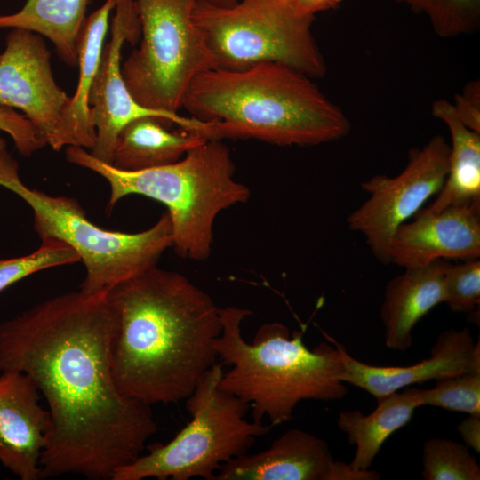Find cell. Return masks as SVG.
<instances>
[{
    "instance_id": "cell-28",
    "label": "cell",
    "mask_w": 480,
    "mask_h": 480,
    "mask_svg": "<svg viewBox=\"0 0 480 480\" xmlns=\"http://www.w3.org/2000/svg\"><path fill=\"white\" fill-rule=\"evenodd\" d=\"M0 130L8 133L21 156H29L46 145L45 140L22 114L0 106ZM6 150V141L0 135V152Z\"/></svg>"
},
{
    "instance_id": "cell-26",
    "label": "cell",
    "mask_w": 480,
    "mask_h": 480,
    "mask_svg": "<svg viewBox=\"0 0 480 480\" xmlns=\"http://www.w3.org/2000/svg\"><path fill=\"white\" fill-rule=\"evenodd\" d=\"M425 13L443 38L469 34L480 25V0H428Z\"/></svg>"
},
{
    "instance_id": "cell-16",
    "label": "cell",
    "mask_w": 480,
    "mask_h": 480,
    "mask_svg": "<svg viewBox=\"0 0 480 480\" xmlns=\"http://www.w3.org/2000/svg\"><path fill=\"white\" fill-rule=\"evenodd\" d=\"M334 461L325 440L292 428L268 448L224 464L213 480H332Z\"/></svg>"
},
{
    "instance_id": "cell-5",
    "label": "cell",
    "mask_w": 480,
    "mask_h": 480,
    "mask_svg": "<svg viewBox=\"0 0 480 480\" xmlns=\"http://www.w3.org/2000/svg\"><path fill=\"white\" fill-rule=\"evenodd\" d=\"M65 154L68 162L107 180L108 211L129 195L164 204L172 223V248L179 256L193 260L210 257L218 214L245 203L251 196L250 189L235 180L229 149L219 140L193 148L176 163L139 172L118 170L81 147H67Z\"/></svg>"
},
{
    "instance_id": "cell-6",
    "label": "cell",
    "mask_w": 480,
    "mask_h": 480,
    "mask_svg": "<svg viewBox=\"0 0 480 480\" xmlns=\"http://www.w3.org/2000/svg\"><path fill=\"white\" fill-rule=\"evenodd\" d=\"M0 186L31 208L34 229L41 240L64 242L78 254L85 268L80 285L84 292H107L156 266L164 252L172 247L167 212L140 232L106 230L86 217L76 199L28 187L19 175L18 163L7 150L0 152Z\"/></svg>"
},
{
    "instance_id": "cell-21",
    "label": "cell",
    "mask_w": 480,
    "mask_h": 480,
    "mask_svg": "<svg viewBox=\"0 0 480 480\" xmlns=\"http://www.w3.org/2000/svg\"><path fill=\"white\" fill-rule=\"evenodd\" d=\"M377 407L368 415L359 411L341 412L339 428L356 449L350 465L359 470L369 469L386 440L411 421L420 406V389L408 388L377 399Z\"/></svg>"
},
{
    "instance_id": "cell-24",
    "label": "cell",
    "mask_w": 480,
    "mask_h": 480,
    "mask_svg": "<svg viewBox=\"0 0 480 480\" xmlns=\"http://www.w3.org/2000/svg\"><path fill=\"white\" fill-rule=\"evenodd\" d=\"M76 262H80L78 254L64 242L41 240L40 246L29 254L0 260V292L38 271Z\"/></svg>"
},
{
    "instance_id": "cell-32",
    "label": "cell",
    "mask_w": 480,
    "mask_h": 480,
    "mask_svg": "<svg viewBox=\"0 0 480 480\" xmlns=\"http://www.w3.org/2000/svg\"><path fill=\"white\" fill-rule=\"evenodd\" d=\"M399 2H402L405 4H407L412 11L420 13L425 12L428 0H397Z\"/></svg>"
},
{
    "instance_id": "cell-10",
    "label": "cell",
    "mask_w": 480,
    "mask_h": 480,
    "mask_svg": "<svg viewBox=\"0 0 480 480\" xmlns=\"http://www.w3.org/2000/svg\"><path fill=\"white\" fill-rule=\"evenodd\" d=\"M450 145L442 135L412 148L397 175L376 174L361 183L369 197L347 219L350 230L362 234L373 256L389 264L388 244L395 230L413 217L441 189L449 167Z\"/></svg>"
},
{
    "instance_id": "cell-12",
    "label": "cell",
    "mask_w": 480,
    "mask_h": 480,
    "mask_svg": "<svg viewBox=\"0 0 480 480\" xmlns=\"http://www.w3.org/2000/svg\"><path fill=\"white\" fill-rule=\"evenodd\" d=\"M42 36L12 28L0 55V106L18 108L52 150L68 147L64 118L70 96L57 84Z\"/></svg>"
},
{
    "instance_id": "cell-33",
    "label": "cell",
    "mask_w": 480,
    "mask_h": 480,
    "mask_svg": "<svg viewBox=\"0 0 480 480\" xmlns=\"http://www.w3.org/2000/svg\"><path fill=\"white\" fill-rule=\"evenodd\" d=\"M206 3L219 5V6H230L237 3L239 0H202Z\"/></svg>"
},
{
    "instance_id": "cell-20",
    "label": "cell",
    "mask_w": 480,
    "mask_h": 480,
    "mask_svg": "<svg viewBox=\"0 0 480 480\" xmlns=\"http://www.w3.org/2000/svg\"><path fill=\"white\" fill-rule=\"evenodd\" d=\"M116 4V0H106L85 19L82 27L77 44L78 81L64 118L68 147L91 149L94 144L95 129L88 97L100 62L109 15Z\"/></svg>"
},
{
    "instance_id": "cell-27",
    "label": "cell",
    "mask_w": 480,
    "mask_h": 480,
    "mask_svg": "<svg viewBox=\"0 0 480 480\" xmlns=\"http://www.w3.org/2000/svg\"><path fill=\"white\" fill-rule=\"evenodd\" d=\"M450 263L444 276V302L454 313H473L480 304V260Z\"/></svg>"
},
{
    "instance_id": "cell-17",
    "label": "cell",
    "mask_w": 480,
    "mask_h": 480,
    "mask_svg": "<svg viewBox=\"0 0 480 480\" xmlns=\"http://www.w3.org/2000/svg\"><path fill=\"white\" fill-rule=\"evenodd\" d=\"M450 263L437 260L405 268L388 283L380 315L388 348L407 350L412 344V331L416 324L444 302V276Z\"/></svg>"
},
{
    "instance_id": "cell-23",
    "label": "cell",
    "mask_w": 480,
    "mask_h": 480,
    "mask_svg": "<svg viewBox=\"0 0 480 480\" xmlns=\"http://www.w3.org/2000/svg\"><path fill=\"white\" fill-rule=\"evenodd\" d=\"M422 476L425 480H479L480 467L465 444L432 438L423 446Z\"/></svg>"
},
{
    "instance_id": "cell-19",
    "label": "cell",
    "mask_w": 480,
    "mask_h": 480,
    "mask_svg": "<svg viewBox=\"0 0 480 480\" xmlns=\"http://www.w3.org/2000/svg\"><path fill=\"white\" fill-rule=\"evenodd\" d=\"M432 115L451 134L449 167L435 200L422 209L436 213L452 206L480 207V133L468 128L444 99L433 102Z\"/></svg>"
},
{
    "instance_id": "cell-22",
    "label": "cell",
    "mask_w": 480,
    "mask_h": 480,
    "mask_svg": "<svg viewBox=\"0 0 480 480\" xmlns=\"http://www.w3.org/2000/svg\"><path fill=\"white\" fill-rule=\"evenodd\" d=\"M89 0H27L18 12L0 15V28H22L49 39L68 64H77V44Z\"/></svg>"
},
{
    "instance_id": "cell-34",
    "label": "cell",
    "mask_w": 480,
    "mask_h": 480,
    "mask_svg": "<svg viewBox=\"0 0 480 480\" xmlns=\"http://www.w3.org/2000/svg\"><path fill=\"white\" fill-rule=\"evenodd\" d=\"M291 1V0H290Z\"/></svg>"
},
{
    "instance_id": "cell-7",
    "label": "cell",
    "mask_w": 480,
    "mask_h": 480,
    "mask_svg": "<svg viewBox=\"0 0 480 480\" xmlns=\"http://www.w3.org/2000/svg\"><path fill=\"white\" fill-rule=\"evenodd\" d=\"M222 364L215 363L186 398L191 420L167 444H154L148 452L118 468L112 480H213L220 468L246 453L271 425L249 421V404L220 388Z\"/></svg>"
},
{
    "instance_id": "cell-2",
    "label": "cell",
    "mask_w": 480,
    "mask_h": 480,
    "mask_svg": "<svg viewBox=\"0 0 480 480\" xmlns=\"http://www.w3.org/2000/svg\"><path fill=\"white\" fill-rule=\"evenodd\" d=\"M107 296L117 319L111 365L118 390L149 406L186 400L215 364L220 308L187 276L156 265Z\"/></svg>"
},
{
    "instance_id": "cell-3",
    "label": "cell",
    "mask_w": 480,
    "mask_h": 480,
    "mask_svg": "<svg viewBox=\"0 0 480 480\" xmlns=\"http://www.w3.org/2000/svg\"><path fill=\"white\" fill-rule=\"evenodd\" d=\"M311 77L283 64L212 68L191 82L182 108L210 124L211 140L316 146L345 137L350 122Z\"/></svg>"
},
{
    "instance_id": "cell-18",
    "label": "cell",
    "mask_w": 480,
    "mask_h": 480,
    "mask_svg": "<svg viewBox=\"0 0 480 480\" xmlns=\"http://www.w3.org/2000/svg\"><path fill=\"white\" fill-rule=\"evenodd\" d=\"M154 116L135 119L119 132L111 165L124 172H139L180 160L190 149L208 140L200 132L179 128Z\"/></svg>"
},
{
    "instance_id": "cell-15",
    "label": "cell",
    "mask_w": 480,
    "mask_h": 480,
    "mask_svg": "<svg viewBox=\"0 0 480 480\" xmlns=\"http://www.w3.org/2000/svg\"><path fill=\"white\" fill-rule=\"evenodd\" d=\"M51 428L50 412L39 404L33 381L21 372H1V464L21 480L40 479V459Z\"/></svg>"
},
{
    "instance_id": "cell-14",
    "label": "cell",
    "mask_w": 480,
    "mask_h": 480,
    "mask_svg": "<svg viewBox=\"0 0 480 480\" xmlns=\"http://www.w3.org/2000/svg\"><path fill=\"white\" fill-rule=\"evenodd\" d=\"M412 218L395 230L389 263L405 268L480 257V207L452 206L436 213L420 209Z\"/></svg>"
},
{
    "instance_id": "cell-13",
    "label": "cell",
    "mask_w": 480,
    "mask_h": 480,
    "mask_svg": "<svg viewBox=\"0 0 480 480\" xmlns=\"http://www.w3.org/2000/svg\"><path fill=\"white\" fill-rule=\"evenodd\" d=\"M336 344L343 363L341 380L367 391L376 400L413 384L480 372V342H474L468 327L443 332L428 358L407 366L367 364L348 355L341 344Z\"/></svg>"
},
{
    "instance_id": "cell-31",
    "label": "cell",
    "mask_w": 480,
    "mask_h": 480,
    "mask_svg": "<svg viewBox=\"0 0 480 480\" xmlns=\"http://www.w3.org/2000/svg\"><path fill=\"white\" fill-rule=\"evenodd\" d=\"M342 0H291L301 13L315 16L316 12L335 8Z\"/></svg>"
},
{
    "instance_id": "cell-25",
    "label": "cell",
    "mask_w": 480,
    "mask_h": 480,
    "mask_svg": "<svg viewBox=\"0 0 480 480\" xmlns=\"http://www.w3.org/2000/svg\"><path fill=\"white\" fill-rule=\"evenodd\" d=\"M420 406L429 405L480 416V372H468L436 380L420 389Z\"/></svg>"
},
{
    "instance_id": "cell-9",
    "label": "cell",
    "mask_w": 480,
    "mask_h": 480,
    "mask_svg": "<svg viewBox=\"0 0 480 480\" xmlns=\"http://www.w3.org/2000/svg\"><path fill=\"white\" fill-rule=\"evenodd\" d=\"M140 46L121 65L124 83L140 105L178 113L191 82L215 68L196 26L197 0H134Z\"/></svg>"
},
{
    "instance_id": "cell-4",
    "label": "cell",
    "mask_w": 480,
    "mask_h": 480,
    "mask_svg": "<svg viewBox=\"0 0 480 480\" xmlns=\"http://www.w3.org/2000/svg\"><path fill=\"white\" fill-rule=\"evenodd\" d=\"M252 315L236 306L220 308L222 330L213 348L222 363L220 388L249 404L252 420L267 417L271 426L290 420L301 400H340L348 393L341 380L343 363L335 348L321 342L312 350L303 343V332L291 336L286 325L265 323L252 343L242 334L244 319Z\"/></svg>"
},
{
    "instance_id": "cell-11",
    "label": "cell",
    "mask_w": 480,
    "mask_h": 480,
    "mask_svg": "<svg viewBox=\"0 0 480 480\" xmlns=\"http://www.w3.org/2000/svg\"><path fill=\"white\" fill-rule=\"evenodd\" d=\"M111 22L110 40L104 45L100 62L88 97L95 140L89 153L111 164L116 138L130 122L154 116L170 125L195 131L205 136L208 124L194 117L182 116L140 105L128 90L121 72V51L125 43L140 41V25L134 0H116Z\"/></svg>"
},
{
    "instance_id": "cell-30",
    "label": "cell",
    "mask_w": 480,
    "mask_h": 480,
    "mask_svg": "<svg viewBox=\"0 0 480 480\" xmlns=\"http://www.w3.org/2000/svg\"><path fill=\"white\" fill-rule=\"evenodd\" d=\"M460 433L465 444L472 448L475 452H480V416L469 415L464 419L458 426Z\"/></svg>"
},
{
    "instance_id": "cell-8",
    "label": "cell",
    "mask_w": 480,
    "mask_h": 480,
    "mask_svg": "<svg viewBox=\"0 0 480 480\" xmlns=\"http://www.w3.org/2000/svg\"><path fill=\"white\" fill-rule=\"evenodd\" d=\"M193 17L215 68L274 62L311 78L326 72L311 31L315 16L300 12L290 0H239L230 6L197 0Z\"/></svg>"
},
{
    "instance_id": "cell-1",
    "label": "cell",
    "mask_w": 480,
    "mask_h": 480,
    "mask_svg": "<svg viewBox=\"0 0 480 480\" xmlns=\"http://www.w3.org/2000/svg\"><path fill=\"white\" fill-rule=\"evenodd\" d=\"M116 323L107 292L79 290L0 324V372L27 375L48 405L52 428L41 478L112 480L157 430L151 406L124 396L115 382Z\"/></svg>"
},
{
    "instance_id": "cell-29",
    "label": "cell",
    "mask_w": 480,
    "mask_h": 480,
    "mask_svg": "<svg viewBox=\"0 0 480 480\" xmlns=\"http://www.w3.org/2000/svg\"><path fill=\"white\" fill-rule=\"evenodd\" d=\"M460 120L470 130L480 133V84L478 81L467 84L452 103Z\"/></svg>"
}]
</instances>
